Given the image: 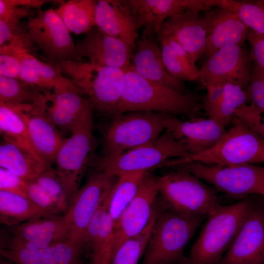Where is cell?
<instances>
[{
    "label": "cell",
    "mask_w": 264,
    "mask_h": 264,
    "mask_svg": "<svg viewBox=\"0 0 264 264\" xmlns=\"http://www.w3.org/2000/svg\"><path fill=\"white\" fill-rule=\"evenodd\" d=\"M154 36L137 40V50L132 58V68L149 81L180 93H189L186 92L183 81L174 77L167 70L163 62L159 43Z\"/></svg>",
    "instance_id": "24"
},
{
    "label": "cell",
    "mask_w": 264,
    "mask_h": 264,
    "mask_svg": "<svg viewBox=\"0 0 264 264\" xmlns=\"http://www.w3.org/2000/svg\"><path fill=\"white\" fill-rule=\"evenodd\" d=\"M148 171H139L118 176L109 194L108 213L114 225L136 195Z\"/></svg>",
    "instance_id": "30"
},
{
    "label": "cell",
    "mask_w": 264,
    "mask_h": 264,
    "mask_svg": "<svg viewBox=\"0 0 264 264\" xmlns=\"http://www.w3.org/2000/svg\"><path fill=\"white\" fill-rule=\"evenodd\" d=\"M0 264H11L9 263L5 262H1Z\"/></svg>",
    "instance_id": "50"
},
{
    "label": "cell",
    "mask_w": 264,
    "mask_h": 264,
    "mask_svg": "<svg viewBox=\"0 0 264 264\" xmlns=\"http://www.w3.org/2000/svg\"><path fill=\"white\" fill-rule=\"evenodd\" d=\"M248 100L251 99L247 89L235 83H225L222 96L212 119L225 128L231 122L235 110Z\"/></svg>",
    "instance_id": "36"
},
{
    "label": "cell",
    "mask_w": 264,
    "mask_h": 264,
    "mask_svg": "<svg viewBox=\"0 0 264 264\" xmlns=\"http://www.w3.org/2000/svg\"><path fill=\"white\" fill-rule=\"evenodd\" d=\"M262 110L253 102L250 105L243 104L235 111L234 116L238 118L247 127L253 131L262 120Z\"/></svg>",
    "instance_id": "46"
},
{
    "label": "cell",
    "mask_w": 264,
    "mask_h": 264,
    "mask_svg": "<svg viewBox=\"0 0 264 264\" xmlns=\"http://www.w3.org/2000/svg\"><path fill=\"white\" fill-rule=\"evenodd\" d=\"M95 21L104 33L136 47L137 19L129 0H97Z\"/></svg>",
    "instance_id": "22"
},
{
    "label": "cell",
    "mask_w": 264,
    "mask_h": 264,
    "mask_svg": "<svg viewBox=\"0 0 264 264\" xmlns=\"http://www.w3.org/2000/svg\"><path fill=\"white\" fill-rule=\"evenodd\" d=\"M203 98L149 81L138 74L131 65L125 71L118 114L151 111L181 115L192 120L198 118Z\"/></svg>",
    "instance_id": "1"
},
{
    "label": "cell",
    "mask_w": 264,
    "mask_h": 264,
    "mask_svg": "<svg viewBox=\"0 0 264 264\" xmlns=\"http://www.w3.org/2000/svg\"><path fill=\"white\" fill-rule=\"evenodd\" d=\"M163 123L165 129L172 134L190 155L197 154L212 148L227 132L209 118L185 121L164 113Z\"/></svg>",
    "instance_id": "20"
},
{
    "label": "cell",
    "mask_w": 264,
    "mask_h": 264,
    "mask_svg": "<svg viewBox=\"0 0 264 264\" xmlns=\"http://www.w3.org/2000/svg\"><path fill=\"white\" fill-rule=\"evenodd\" d=\"M0 166L26 181L51 167L26 149L4 138L0 144Z\"/></svg>",
    "instance_id": "28"
},
{
    "label": "cell",
    "mask_w": 264,
    "mask_h": 264,
    "mask_svg": "<svg viewBox=\"0 0 264 264\" xmlns=\"http://www.w3.org/2000/svg\"><path fill=\"white\" fill-rule=\"evenodd\" d=\"M249 53L242 46H223L208 57L199 69L198 80L205 87L218 83H235L244 89L249 85L252 68Z\"/></svg>",
    "instance_id": "13"
},
{
    "label": "cell",
    "mask_w": 264,
    "mask_h": 264,
    "mask_svg": "<svg viewBox=\"0 0 264 264\" xmlns=\"http://www.w3.org/2000/svg\"><path fill=\"white\" fill-rule=\"evenodd\" d=\"M208 12L210 22L205 55L209 57L228 45L242 46L247 40L250 29L239 16L221 8Z\"/></svg>",
    "instance_id": "26"
},
{
    "label": "cell",
    "mask_w": 264,
    "mask_h": 264,
    "mask_svg": "<svg viewBox=\"0 0 264 264\" xmlns=\"http://www.w3.org/2000/svg\"><path fill=\"white\" fill-rule=\"evenodd\" d=\"M251 102L264 112V68L254 63L247 89Z\"/></svg>",
    "instance_id": "43"
},
{
    "label": "cell",
    "mask_w": 264,
    "mask_h": 264,
    "mask_svg": "<svg viewBox=\"0 0 264 264\" xmlns=\"http://www.w3.org/2000/svg\"><path fill=\"white\" fill-rule=\"evenodd\" d=\"M26 194L28 199L46 214L61 213L51 198L33 180L27 181Z\"/></svg>",
    "instance_id": "42"
},
{
    "label": "cell",
    "mask_w": 264,
    "mask_h": 264,
    "mask_svg": "<svg viewBox=\"0 0 264 264\" xmlns=\"http://www.w3.org/2000/svg\"><path fill=\"white\" fill-rule=\"evenodd\" d=\"M213 185L227 196L240 200L257 195L264 198V167L256 164L219 166L197 162L177 165Z\"/></svg>",
    "instance_id": "9"
},
{
    "label": "cell",
    "mask_w": 264,
    "mask_h": 264,
    "mask_svg": "<svg viewBox=\"0 0 264 264\" xmlns=\"http://www.w3.org/2000/svg\"><path fill=\"white\" fill-rule=\"evenodd\" d=\"M30 9L12 5L7 0H0V20L9 27L15 28L22 18L29 14Z\"/></svg>",
    "instance_id": "44"
},
{
    "label": "cell",
    "mask_w": 264,
    "mask_h": 264,
    "mask_svg": "<svg viewBox=\"0 0 264 264\" xmlns=\"http://www.w3.org/2000/svg\"><path fill=\"white\" fill-rule=\"evenodd\" d=\"M164 113L135 111L117 114L104 138L103 156H114L158 138L165 131Z\"/></svg>",
    "instance_id": "8"
},
{
    "label": "cell",
    "mask_w": 264,
    "mask_h": 264,
    "mask_svg": "<svg viewBox=\"0 0 264 264\" xmlns=\"http://www.w3.org/2000/svg\"><path fill=\"white\" fill-rule=\"evenodd\" d=\"M8 227L12 235L21 238L40 249L72 239L65 215L45 214Z\"/></svg>",
    "instance_id": "25"
},
{
    "label": "cell",
    "mask_w": 264,
    "mask_h": 264,
    "mask_svg": "<svg viewBox=\"0 0 264 264\" xmlns=\"http://www.w3.org/2000/svg\"><path fill=\"white\" fill-rule=\"evenodd\" d=\"M247 40L251 48L249 55L251 61L264 68V35L250 30Z\"/></svg>",
    "instance_id": "47"
},
{
    "label": "cell",
    "mask_w": 264,
    "mask_h": 264,
    "mask_svg": "<svg viewBox=\"0 0 264 264\" xmlns=\"http://www.w3.org/2000/svg\"><path fill=\"white\" fill-rule=\"evenodd\" d=\"M262 2H263V3L264 4V0H262Z\"/></svg>",
    "instance_id": "51"
},
{
    "label": "cell",
    "mask_w": 264,
    "mask_h": 264,
    "mask_svg": "<svg viewBox=\"0 0 264 264\" xmlns=\"http://www.w3.org/2000/svg\"><path fill=\"white\" fill-rule=\"evenodd\" d=\"M83 241L71 239L41 249L42 264H81Z\"/></svg>",
    "instance_id": "38"
},
{
    "label": "cell",
    "mask_w": 264,
    "mask_h": 264,
    "mask_svg": "<svg viewBox=\"0 0 264 264\" xmlns=\"http://www.w3.org/2000/svg\"><path fill=\"white\" fill-rule=\"evenodd\" d=\"M155 222L141 264H190L184 249L204 217L179 213L157 200Z\"/></svg>",
    "instance_id": "2"
},
{
    "label": "cell",
    "mask_w": 264,
    "mask_h": 264,
    "mask_svg": "<svg viewBox=\"0 0 264 264\" xmlns=\"http://www.w3.org/2000/svg\"><path fill=\"white\" fill-rule=\"evenodd\" d=\"M6 44L13 48L21 61L19 79L47 94L66 91L84 94L73 80L62 75L59 65L41 61L26 49Z\"/></svg>",
    "instance_id": "18"
},
{
    "label": "cell",
    "mask_w": 264,
    "mask_h": 264,
    "mask_svg": "<svg viewBox=\"0 0 264 264\" xmlns=\"http://www.w3.org/2000/svg\"><path fill=\"white\" fill-rule=\"evenodd\" d=\"M113 221L104 208H100L90 221L84 238L90 251V264H110L114 246Z\"/></svg>",
    "instance_id": "27"
},
{
    "label": "cell",
    "mask_w": 264,
    "mask_h": 264,
    "mask_svg": "<svg viewBox=\"0 0 264 264\" xmlns=\"http://www.w3.org/2000/svg\"><path fill=\"white\" fill-rule=\"evenodd\" d=\"M137 19L138 29L143 28L142 39L160 32L165 21L173 15L191 9L209 10L214 0H129Z\"/></svg>",
    "instance_id": "21"
},
{
    "label": "cell",
    "mask_w": 264,
    "mask_h": 264,
    "mask_svg": "<svg viewBox=\"0 0 264 264\" xmlns=\"http://www.w3.org/2000/svg\"><path fill=\"white\" fill-rule=\"evenodd\" d=\"M11 4L31 9L40 8L42 5L49 0H7Z\"/></svg>",
    "instance_id": "48"
},
{
    "label": "cell",
    "mask_w": 264,
    "mask_h": 264,
    "mask_svg": "<svg viewBox=\"0 0 264 264\" xmlns=\"http://www.w3.org/2000/svg\"><path fill=\"white\" fill-rule=\"evenodd\" d=\"M26 180L11 172L0 167V191L13 193L28 198L26 194Z\"/></svg>",
    "instance_id": "45"
},
{
    "label": "cell",
    "mask_w": 264,
    "mask_h": 264,
    "mask_svg": "<svg viewBox=\"0 0 264 264\" xmlns=\"http://www.w3.org/2000/svg\"><path fill=\"white\" fill-rule=\"evenodd\" d=\"M151 219L144 230L137 235L125 241L113 253L110 264H138L144 255L155 222L157 204Z\"/></svg>",
    "instance_id": "35"
},
{
    "label": "cell",
    "mask_w": 264,
    "mask_h": 264,
    "mask_svg": "<svg viewBox=\"0 0 264 264\" xmlns=\"http://www.w3.org/2000/svg\"><path fill=\"white\" fill-rule=\"evenodd\" d=\"M134 50L130 45L95 26L76 44L73 60L86 58L94 65L126 70L132 65Z\"/></svg>",
    "instance_id": "15"
},
{
    "label": "cell",
    "mask_w": 264,
    "mask_h": 264,
    "mask_svg": "<svg viewBox=\"0 0 264 264\" xmlns=\"http://www.w3.org/2000/svg\"><path fill=\"white\" fill-rule=\"evenodd\" d=\"M32 180L47 194L61 213L65 214L67 212L69 203L68 198L56 169L51 167Z\"/></svg>",
    "instance_id": "40"
},
{
    "label": "cell",
    "mask_w": 264,
    "mask_h": 264,
    "mask_svg": "<svg viewBox=\"0 0 264 264\" xmlns=\"http://www.w3.org/2000/svg\"><path fill=\"white\" fill-rule=\"evenodd\" d=\"M219 264H264V204H255Z\"/></svg>",
    "instance_id": "16"
},
{
    "label": "cell",
    "mask_w": 264,
    "mask_h": 264,
    "mask_svg": "<svg viewBox=\"0 0 264 264\" xmlns=\"http://www.w3.org/2000/svg\"><path fill=\"white\" fill-rule=\"evenodd\" d=\"M158 195L157 177L149 173L133 199L114 225L112 255L125 241L137 235L146 227L151 219Z\"/></svg>",
    "instance_id": "14"
},
{
    "label": "cell",
    "mask_w": 264,
    "mask_h": 264,
    "mask_svg": "<svg viewBox=\"0 0 264 264\" xmlns=\"http://www.w3.org/2000/svg\"><path fill=\"white\" fill-rule=\"evenodd\" d=\"M47 214L25 197L0 191V221L7 226L16 225Z\"/></svg>",
    "instance_id": "32"
},
{
    "label": "cell",
    "mask_w": 264,
    "mask_h": 264,
    "mask_svg": "<svg viewBox=\"0 0 264 264\" xmlns=\"http://www.w3.org/2000/svg\"><path fill=\"white\" fill-rule=\"evenodd\" d=\"M232 126L213 147L201 153L169 160L163 167L191 162L219 166L264 163V138L233 116Z\"/></svg>",
    "instance_id": "4"
},
{
    "label": "cell",
    "mask_w": 264,
    "mask_h": 264,
    "mask_svg": "<svg viewBox=\"0 0 264 264\" xmlns=\"http://www.w3.org/2000/svg\"><path fill=\"white\" fill-rule=\"evenodd\" d=\"M157 177L159 198L168 208L207 218L221 205L215 190L202 183L185 168Z\"/></svg>",
    "instance_id": "6"
},
{
    "label": "cell",
    "mask_w": 264,
    "mask_h": 264,
    "mask_svg": "<svg viewBox=\"0 0 264 264\" xmlns=\"http://www.w3.org/2000/svg\"><path fill=\"white\" fill-rule=\"evenodd\" d=\"M117 176L94 169L84 185L71 199L64 214L69 225L72 239L84 242L87 228L110 191Z\"/></svg>",
    "instance_id": "11"
},
{
    "label": "cell",
    "mask_w": 264,
    "mask_h": 264,
    "mask_svg": "<svg viewBox=\"0 0 264 264\" xmlns=\"http://www.w3.org/2000/svg\"><path fill=\"white\" fill-rule=\"evenodd\" d=\"M161 56L168 72L180 80H198L199 69L184 48L174 38L161 33L157 34Z\"/></svg>",
    "instance_id": "29"
},
{
    "label": "cell",
    "mask_w": 264,
    "mask_h": 264,
    "mask_svg": "<svg viewBox=\"0 0 264 264\" xmlns=\"http://www.w3.org/2000/svg\"><path fill=\"white\" fill-rule=\"evenodd\" d=\"M254 204L248 197L210 214L191 248L190 264H219Z\"/></svg>",
    "instance_id": "3"
},
{
    "label": "cell",
    "mask_w": 264,
    "mask_h": 264,
    "mask_svg": "<svg viewBox=\"0 0 264 264\" xmlns=\"http://www.w3.org/2000/svg\"><path fill=\"white\" fill-rule=\"evenodd\" d=\"M189 154L172 134L165 130L156 139L114 156L92 157L90 166L112 176L131 172L148 171L163 167L172 158H184Z\"/></svg>",
    "instance_id": "7"
},
{
    "label": "cell",
    "mask_w": 264,
    "mask_h": 264,
    "mask_svg": "<svg viewBox=\"0 0 264 264\" xmlns=\"http://www.w3.org/2000/svg\"><path fill=\"white\" fill-rule=\"evenodd\" d=\"M51 94L40 90L20 79L0 76V102L45 105L49 102Z\"/></svg>",
    "instance_id": "33"
},
{
    "label": "cell",
    "mask_w": 264,
    "mask_h": 264,
    "mask_svg": "<svg viewBox=\"0 0 264 264\" xmlns=\"http://www.w3.org/2000/svg\"><path fill=\"white\" fill-rule=\"evenodd\" d=\"M0 254L16 264H42L41 249L16 236L0 244Z\"/></svg>",
    "instance_id": "37"
},
{
    "label": "cell",
    "mask_w": 264,
    "mask_h": 264,
    "mask_svg": "<svg viewBox=\"0 0 264 264\" xmlns=\"http://www.w3.org/2000/svg\"><path fill=\"white\" fill-rule=\"evenodd\" d=\"M96 3L95 0H70L55 10L70 32L86 34L95 26Z\"/></svg>",
    "instance_id": "31"
},
{
    "label": "cell",
    "mask_w": 264,
    "mask_h": 264,
    "mask_svg": "<svg viewBox=\"0 0 264 264\" xmlns=\"http://www.w3.org/2000/svg\"><path fill=\"white\" fill-rule=\"evenodd\" d=\"M209 22L208 11L201 16L200 12L187 9L168 18L159 33L174 38L196 64V61L205 53Z\"/></svg>",
    "instance_id": "19"
},
{
    "label": "cell",
    "mask_w": 264,
    "mask_h": 264,
    "mask_svg": "<svg viewBox=\"0 0 264 264\" xmlns=\"http://www.w3.org/2000/svg\"><path fill=\"white\" fill-rule=\"evenodd\" d=\"M224 9L236 13L250 30L264 35V4L227 0Z\"/></svg>",
    "instance_id": "39"
},
{
    "label": "cell",
    "mask_w": 264,
    "mask_h": 264,
    "mask_svg": "<svg viewBox=\"0 0 264 264\" xmlns=\"http://www.w3.org/2000/svg\"><path fill=\"white\" fill-rule=\"evenodd\" d=\"M26 27L31 42L49 63L59 65L73 60L76 44L55 10L39 11L36 17L29 18Z\"/></svg>",
    "instance_id": "12"
},
{
    "label": "cell",
    "mask_w": 264,
    "mask_h": 264,
    "mask_svg": "<svg viewBox=\"0 0 264 264\" xmlns=\"http://www.w3.org/2000/svg\"><path fill=\"white\" fill-rule=\"evenodd\" d=\"M46 112L62 134H71L77 130L93 124L94 108L88 98L73 91L51 94Z\"/></svg>",
    "instance_id": "23"
},
{
    "label": "cell",
    "mask_w": 264,
    "mask_h": 264,
    "mask_svg": "<svg viewBox=\"0 0 264 264\" xmlns=\"http://www.w3.org/2000/svg\"><path fill=\"white\" fill-rule=\"evenodd\" d=\"M262 122L254 129L253 132L264 138V117Z\"/></svg>",
    "instance_id": "49"
},
{
    "label": "cell",
    "mask_w": 264,
    "mask_h": 264,
    "mask_svg": "<svg viewBox=\"0 0 264 264\" xmlns=\"http://www.w3.org/2000/svg\"><path fill=\"white\" fill-rule=\"evenodd\" d=\"M0 132L3 138L22 147L40 159L32 145L21 114L12 105L2 102H0Z\"/></svg>",
    "instance_id": "34"
},
{
    "label": "cell",
    "mask_w": 264,
    "mask_h": 264,
    "mask_svg": "<svg viewBox=\"0 0 264 264\" xmlns=\"http://www.w3.org/2000/svg\"><path fill=\"white\" fill-rule=\"evenodd\" d=\"M59 65L88 96L94 110L112 117L118 114L126 70L81 60H68Z\"/></svg>",
    "instance_id": "5"
},
{
    "label": "cell",
    "mask_w": 264,
    "mask_h": 264,
    "mask_svg": "<svg viewBox=\"0 0 264 264\" xmlns=\"http://www.w3.org/2000/svg\"><path fill=\"white\" fill-rule=\"evenodd\" d=\"M21 61L13 48L8 44L0 46V76L19 78Z\"/></svg>",
    "instance_id": "41"
},
{
    "label": "cell",
    "mask_w": 264,
    "mask_h": 264,
    "mask_svg": "<svg viewBox=\"0 0 264 264\" xmlns=\"http://www.w3.org/2000/svg\"><path fill=\"white\" fill-rule=\"evenodd\" d=\"M9 105L15 108L22 117L37 154L46 165L51 167L65 138L48 116V104Z\"/></svg>",
    "instance_id": "17"
},
{
    "label": "cell",
    "mask_w": 264,
    "mask_h": 264,
    "mask_svg": "<svg viewBox=\"0 0 264 264\" xmlns=\"http://www.w3.org/2000/svg\"><path fill=\"white\" fill-rule=\"evenodd\" d=\"M92 130L93 124L88 125L65 138L55 158L56 171L69 202L80 189L82 178L94 154L96 141Z\"/></svg>",
    "instance_id": "10"
}]
</instances>
